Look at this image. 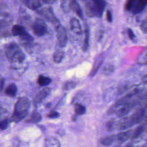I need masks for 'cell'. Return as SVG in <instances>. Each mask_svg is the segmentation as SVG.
I'll list each match as a JSON object with an SVG mask.
<instances>
[{
	"label": "cell",
	"instance_id": "6da1fadb",
	"mask_svg": "<svg viewBox=\"0 0 147 147\" xmlns=\"http://www.w3.org/2000/svg\"><path fill=\"white\" fill-rule=\"evenodd\" d=\"M30 107V102L28 98L19 97L15 103L11 120L14 122H18L25 118L29 113Z\"/></svg>",
	"mask_w": 147,
	"mask_h": 147
},
{
	"label": "cell",
	"instance_id": "7a4b0ae2",
	"mask_svg": "<svg viewBox=\"0 0 147 147\" xmlns=\"http://www.w3.org/2000/svg\"><path fill=\"white\" fill-rule=\"evenodd\" d=\"M5 55L7 60L10 63H22L25 59V54L18 44L10 42L5 47Z\"/></svg>",
	"mask_w": 147,
	"mask_h": 147
},
{
	"label": "cell",
	"instance_id": "3957f363",
	"mask_svg": "<svg viewBox=\"0 0 147 147\" xmlns=\"http://www.w3.org/2000/svg\"><path fill=\"white\" fill-rule=\"evenodd\" d=\"M87 11L90 16L101 17L106 6V0H84Z\"/></svg>",
	"mask_w": 147,
	"mask_h": 147
},
{
	"label": "cell",
	"instance_id": "277c9868",
	"mask_svg": "<svg viewBox=\"0 0 147 147\" xmlns=\"http://www.w3.org/2000/svg\"><path fill=\"white\" fill-rule=\"evenodd\" d=\"M32 28L33 34L37 37L43 36L48 31L45 22L40 18H36L34 20L32 24Z\"/></svg>",
	"mask_w": 147,
	"mask_h": 147
},
{
	"label": "cell",
	"instance_id": "5b68a950",
	"mask_svg": "<svg viewBox=\"0 0 147 147\" xmlns=\"http://www.w3.org/2000/svg\"><path fill=\"white\" fill-rule=\"evenodd\" d=\"M37 13L45 20L55 25V26L60 24L58 19L55 16L52 7H43L37 10Z\"/></svg>",
	"mask_w": 147,
	"mask_h": 147
},
{
	"label": "cell",
	"instance_id": "8992f818",
	"mask_svg": "<svg viewBox=\"0 0 147 147\" xmlns=\"http://www.w3.org/2000/svg\"><path fill=\"white\" fill-rule=\"evenodd\" d=\"M55 31L58 44L60 47H64L67 42L68 37L65 29L59 24L55 26Z\"/></svg>",
	"mask_w": 147,
	"mask_h": 147
},
{
	"label": "cell",
	"instance_id": "52a82bcc",
	"mask_svg": "<svg viewBox=\"0 0 147 147\" xmlns=\"http://www.w3.org/2000/svg\"><path fill=\"white\" fill-rule=\"evenodd\" d=\"M50 93V89L48 87H45L41 90L39 91L34 96L33 98V104L35 106L38 105L43 100L46 98Z\"/></svg>",
	"mask_w": 147,
	"mask_h": 147
},
{
	"label": "cell",
	"instance_id": "ba28073f",
	"mask_svg": "<svg viewBox=\"0 0 147 147\" xmlns=\"http://www.w3.org/2000/svg\"><path fill=\"white\" fill-rule=\"evenodd\" d=\"M145 114V109H140L137 111L136 113H134L130 117V118L128 119V121L129 122L130 126H132L135 123H138L142 119Z\"/></svg>",
	"mask_w": 147,
	"mask_h": 147
},
{
	"label": "cell",
	"instance_id": "9c48e42d",
	"mask_svg": "<svg viewBox=\"0 0 147 147\" xmlns=\"http://www.w3.org/2000/svg\"><path fill=\"white\" fill-rule=\"evenodd\" d=\"M70 28L71 30L76 34L80 35L82 34V28L79 21L75 17L72 18L69 21Z\"/></svg>",
	"mask_w": 147,
	"mask_h": 147
},
{
	"label": "cell",
	"instance_id": "30bf717a",
	"mask_svg": "<svg viewBox=\"0 0 147 147\" xmlns=\"http://www.w3.org/2000/svg\"><path fill=\"white\" fill-rule=\"evenodd\" d=\"M11 34L14 36H19L20 38L26 35L28 33L26 32L25 28L20 25H14L11 29Z\"/></svg>",
	"mask_w": 147,
	"mask_h": 147
},
{
	"label": "cell",
	"instance_id": "8fae6325",
	"mask_svg": "<svg viewBox=\"0 0 147 147\" xmlns=\"http://www.w3.org/2000/svg\"><path fill=\"white\" fill-rule=\"evenodd\" d=\"M13 22V17L11 15L8 13H3L1 14V28L2 29L6 26H10Z\"/></svg>",
	"mask_w": 147,
	"mask_h": 147
},
{
	"label": "cell",
	"instance_id": "7c38bea8",
	"mask_svg": "<svg viewBox=\"0 0 147 147\" xmlns=\"http://www.w3.org/2000/svg\"><path fill=\"white\" fill-rule=\"evenodd\" d=\"M22 3L28 9L33 10H37L41 6L40 0H21Z\"/></svg>",
	"mask_w": 147,
	"mask_h": 147
},
{
	"label": "cell",
	"instance_id": "4fadbf2b",
	"mask_svg": "<svg viewBox=\"0 0 147 147\" xmlns=\"http://www.w3.org/2000/svg\"><path fill=\"white\" fill-rule=\"evenodd\" d=\"M70 9L72 10L80 18H83V11L80 7V5L78 3L76 0H71L70 2Z\"/></svg>",
	"mask_w": 147,
	"mask_h": 147
},
{
	"label": "cell",
	"instance_id": "5bb4252c",
	"mask_svg": "<svg viewBox=\"0 0 147 147\" xmlns=\"http://www.w3.org/2000/svg\"><path fill=\"white\" fill-rule=\"evenodd\" d=\"M133 131L131 130L121 132L115 136V141L118 142H123L127 140L131 136H133Z\"/></svg>",
	"mask_w": 147,
	"mask_h": 147
},
{
	"label": "cell",
	"instance_id": "9a60e30c",
	"mask_svg": "<svg viewBox=\"0 0 147 147\" xmlns=\"http://www.w3.org/2000/svg\"><path fill=\"white\" fill-rule=\"evenodd\" d=\"M146 4L147 0H137L132 9L133 13L138 14L141 13L144 9Z\"/></svg>",
	"mask_w": 147,
	"mask_h": 147
},
{
	"label": "cell",
	"instance_id": "2e32d148",
	"mask_svg": "<svg viewBox=\"0 0 147 147\" xmlns=\"http://www.w3.org/2000/svg\"><path fill=\"white\" fill-rule=\"evenodd\" d=\"M84 40H83V44L82 46V49L83 51L86 52L88 50L89 47V39H90V30L87 24L85 25L84 28Z\"/></svg>",
	"mask_w": 147,
	"mask_h": 147
},
{
	"label": "cell",
	"instance_id": "e0dca14e",
	"mask_svg": "<svg viewBox=\"0 0 147 147\" xmlns=\"http://www.w3.org/2000/svg\"><path fill=\"white\" fill-rule=\"evenodd\" d=\"M44 147H60V143L56 138L49 137L45 138Z\"/></svg>",
	"mask_w": 147,
	"mask_h": 147
},
{
	"label": "cell",
	"instance_id": "ac0fdd59",
	"mask_svg": "<svg viewBox=\"0 0 147 147\" xmlns=\"http://www.w3.org/2000/svg\"><path fill=\"white\" fill-rule=\"evenodd\" d=\"M17 92V88L14 83L9 84L5 89V94L10 97H14Z\"/></svg>",
	"mask_w": 147,
	"mask_h": 147
},
{
	"label": "cell",
	"instance_id": "d6986e66",
	"mask_svg": "<svg viewBox=\"0 0 147 147\" xmlns=\"http://www.w3.org/2000/svg\"><path fill=\"white\" fill-rule=\"evenodd\" d=\"M103 61V56L102 55H100L99 56H98L96 59V60L95 61L92 68L91 71L90 76H93L96 74V72L98 71V69L100 67L101 64H102V62Z\"/></svg>",
	"mask_w": 147,
	"mask_h": 147
},
{
	"label": "cell",
	"instance_id": "ffe728a7",
	"mask_svg": "<svg viewBox=\"0 0 147 147\" xmlns=\"http://www.w3.org/2000/svg\"><path fill=\"white\" fill-rule=\"evenodd\" d=\"M41 118L42 117L39 113L36 111H34L31 114L28 119L26 120V122L30 123H36L41 121Z\"/></svg>",
	"mask_w": 147,
	"mask_h": 147
},
{
	"label": "cell",
	"instance_id": "44dd1931",
	"mask_svg": "<svg viewBox=\"0 0 147 147\" xmlns=\"http://www.w3.org/2000/svg\"><path fill=\"white\" fill-rule=\"evenodd\" d=\"M115 140V136H114V135L109 136H106L102 138L100 140L99 142L100 143V144H102L103 146H108L111 145Z\"/></svg>",
	"mask_w": 147,
	"mask_h": 147
},
{
	"label": "cell",
	"instance_id": "7402d4cb",
	"mask_svg": "<svg viewBox=\"0 0 147 147\" xmlns=\"http://www.w3.org/2000/svg\"><path fill=\"white\" fill-rule=\"evenodd\" d=\"M64 56V53L61 50H57L56 51L52 56V59L53 61L55 63H60L63 59Z\"/></svg>",
	"mask_w": 147,
	"mask_h": 147
},
{
	"label": "cell",
	"instance_id": "603a6c76",
	"mask_svg": "<svg viewBox=\"0 0 147 147\" xmlns=\"http://www.w3.org/2000/svg\"><path fill=\"white\" fill-rule=\"evenodd\" d=\"M131 105L130 103H126L125 104H124V105H123L121 108H119L117 111V115L119 117H121L123 115H125V114H126L131 109Z\"/></svg>",
	"mask_w": 147,
	"mask_h": 147
},
{
	"label": "cell",
	"instance_id": "cb8c5ba5",
	"mask_svg": "<svg viewBox=\"0 0 147 147\" xmlns=\"http://www.w3.org/2000/svg\"><path fill=\"white\" fill-rule=\"evenodd\" d=\"M37 83L40 86H47L51 83L52 79L47 76H44L43 75H39L37 78Z\"/></svg>",
	"mask_w": 147,
	"mask_h": 147
},
{
	"label": "cell",
	"instance_id": "d4e9b609",
	"mask_svg": "<svg viewBox=\"0 0 147 147\" xmlns=\"http://www.w3.org/2000/svg\"><path fill=\"white\" fill-rule=\"evenodd\" d=\"M86 111V107L80 103H76L74 105V112L77 115H82L85 114Z\"/></svg>",
	"mask_w": 147,
	"mask_h": 147
},
{
	"label": "cell",
	"instance_id": "484cf974",
	"mask_svg": "<svg viewBox=\"0 0 147 147\" xmlns=\"http://www.w3.org/2000/svg\"><path fill=\"white\" fill-rule=\"evenodd\" d=\"M137 62L139 64H147V48L141 52L137 59Z\"/></svg>",
	"mask_w": 147,
	"mask_h": 147
},
{
	"label": "cell",
	"instance_id": "4316f807",
	"mask_svg": "<svg viewBox=\"0 0 147 147\" xmlns=\"http://www.w3.org/2000/svg\"><path fill=\"white\" fill-rule=\"evenodd\" d=\"M71 0H61L60 7L64 13H68L70 10Z\"/></svg>",
	"mask_w": 147,
	"mask_h": 147
},
{
	"label": "cell",
	"instance_id": "83f0119b",
	"mask_svg": "<svg viewBox=\"0 0 147 147\" xmlns=\"http://www.w3.org/2000/svg\"><path fill=\"white\" fill-rule=\"evenodd\" d=\"M145 127L143 125H141L140 126H138L135 130V131L133 132V138H136L137 137H138L144 130Z\"/></svg>",
	"mask_w": 147,
	"mask_h": 147
},
{
	"label": "cell",
	"instance_id": "f1b7e54d",
	"mask_svg": "<svg viewBox=\"0 0 147 147\" xmlns=\"http://www.w3.org/2000/svg\"><path fill=\"white\" fill-rule=\"evenodd\" d=\"M137 1V0H127L125 6V9L127 11L132 10V9Z\"/></svg>",
	"mask_w": 147,
	"mask_h": 147
},
{
	"label": "cell",
	"instance_id": "f546056e",
	"mask_svg": "<svg viewBox=\"0 0 147 147\" xmlns=\"http://www.w3.org/2000/svg\"><path fill=\"white\" fill-rule=\"evenodd\" d=\"M115 125V122L113 120H110L106 124V130L109 131H111L114 130Z\"/></svg>",
	"mask_w": 147,
	"mask_h": 147
},
{
	"label": "cell",
	"instance_id": "4dcf8cb0",
	"mask_svg": "<svg viewBox=\"0 0 147 147\" xmlns=\"http://www.w3.org/2000/svg\"><path fill=\"white\" fill-rule=\"evenodd\" d=\"M113 71V67L110 64H107L105 65V67L103 68V72L105 75H109L111 74Z\"/></svg>",
	"mask_w": 147,
	"mask_h": 147
},
{
	"label": "cell",
	"instance_id": "1f68e13d",
	"mask_svg": "<svg viewBox=\"0 0 147 147\" xmlns=\"http://www.w3.org/2000/svg\"><path fill=\"white\" fill-rule=\"evenodd\" d=\"M76 86V84L75 82H72V81H69V82H67L65 84H64V88L67 90H70L72 89L73 88L75 87V86Z\"/></svg>",
	"mask_w": 147,
	"mask_h": 147
},
{
	"label": "cell",
	"instance_id": "d6a6232c",
	"mask_svg": "<svg viewBox=\"0 0 147 147\" xmlns=\"http://www.w3.org/2000/svg\"><path fill=\"white\" fill-rule=\"evenodd\" d=\"M9 125V121L7 119H2L0 122V127L1 130L6 129Z\"/></svg>",
	"mask_w": 147,
	"mask_h": 147
},
{
	"label": "cell",
	"instance_id": "836d02e7",
	"mask_svg": "<svg viewBox=\"0 0 147 147\" xmlns=\"http://www.w3.org/2000/svg\"><path fill=\"white\" fill-rule=\"evenodd\" d=\"M140 27H141V30L144 33L147 32V17L142 21V22L141 24V25H140Z\"/></svg>",
	"mask_w": 147,
	"mask_h": 147
},
{
	"label": "cell",
	"instance_id": "e575fe53",
	"mask_svg": "<svg viewBox=\"0 0 147 147\" xmlns=\"http://www.w3.org/2000/svg\"><path fill=\"white\" fill-rule=\"evenodd\" d=\"M59 115H60L59 113L57 111H51L49 114H47V117L48 118H56L59 117Z\"/></svg>",
	"mask_w": 147,
	"mask_h": 147
},
{
	"label": "cell",
	"instance_id": "d590c367",
	"mask_svg": "<svg viewBox=\"0 0 147 147\" xmlns=\"http://www.w3.org/2000/svg\"><path fill=\"white\" fill-rule=\"evenodd\" d=\"M106 20L109 22H111L113 21V16H112V14L110 10H107L106 11Z\"/></svg>",
	"mask_w": 147,
	"mask_h": 147
},
{
	"label": "cell",
	"instance_id": "8d00e7d4",
	"mask_svg": "<svg viewBox=\"0 0 147 147\" xmlns=\"http://www.w3.org/2000/svg\"><path fill=\"white\" fill-rule=\"evenodd\" d=\"M127 35H128V37L130 39V40H133L134 38L135 37V35L133 32V30L131 29H127Z\"/></svg>",
	"mask_w": 147,
	"mask_h": 147
},
{
	"label": "cell",
	"instance_id": "74e56055",
	"mask_svg": "<svg viewBox=\"0 0 147 147\" xmlns=\"http://www.w3.org/2000/svg\"><path fill=\"white\" fill-rule=\"evenodd\" d=\"M57 0H42V1L45 3H47V4H52L54 2H55Z\"/></svg>",
	"mask_w": 147,
	"mask_h": 147
},
{
	"label": "cell",
	"instance_id": "f35d334b",
	"mask_svg": "<svg viewBox=\"0 0 147 147\" xmlns=\"http://www.w3.org/2000/svg\"><path fill=\"white\" fill-rule=\"evenodd\" d=\"M4 83H5V80H4V79H3V78H1V91L3 90Z\"/></svg>",
	"mask_w": 147,
	"mask_h": 147
},
{
	"label": "cell",
	"instance_id": "ab89813d",
	"mask_svg": "<svg viewBox=\"0 0 147 147\" xmlns=\"http://www.w3.org/2000/svg\"><path fill=\"white\" fill-rule=\"evenodd\" d=\"M143 82L144 83H147V75H145V76H144V78H143Z\"/></svg>",
	"mask_w": 147,
	"mask_h": 147
}]
</instances>
